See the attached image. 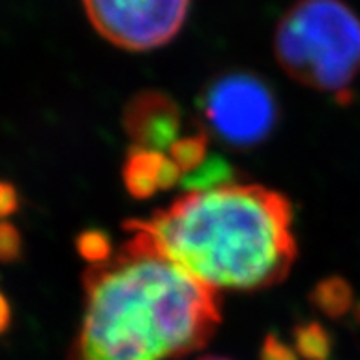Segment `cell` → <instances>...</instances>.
Returning a JSON list of instances; mask_svg holds the SVG:
<instances>
[{"instance_id": "1", "label": "cell", "mask_w": 360, "mask_h": 360, "mask_svg": "<svg viewBox=\"0 0 360 360\" xmlns=\"http://www.w3.org/2000/svg\"><path fill=\"white\" fill-rule=\"evenodd\" d=\"M131 237L83 276L85 314L67 360H173L202 349L221 323L217 290Z\"/></svg>"}, {"instance_id": "2", "label": "cell", "mask_w": 360, "mask_h": 360, "mask_svg": "<svg viewBox=\"0 0 360 360\" xmlns=\"http://www.w3.org/2000/svg\"><path fill=\"white\" fill-rule=\"evenodd\" d=\"M136 230L171 261L214 290H259L287 278L296 259L292 206L259 184L188 191Z\"/></svg>"}, {"instance_id": "3", "label": "cell", "mask_w": 360, "mask_h": 360, "mask_svg": "<svg viewBox=\"0 0 360 360\" xmlns=\"http://www.w3.org/2000/svg\"><path fill=\"white\" fill-rule=\"evenodd\" d=\"M274 53L294 81L349 101L360 74V17L344 0H296L276 26Z\"/></svg>"}, {"instance_id": "4", "label": "cell", "mask_w": 360, "mask_h": 360, "mask_svg": "<svg viewBox=\"0 0 360 360\" xmlns=\"http://www.w3.org/2000/svg\"><path fill=\"white\" fill-rule=\"evenodd\" d=\"M204 131L232 149H252L272 134L280 107L265 79L252 72H226L199 96Z\"/></svg>"}, {"instance_id": "5", "label": "cell", "mask_w": 360, "mask_h": 360, "mask_svg": "<svg viewBox=\"0 0 360 360\" xmlns=\"http://www.w3.org/2000/svg\"><path fill=\"white\" fill-rule=\"evenodd\" d=\"M90 24L114 46L147 52L175 39L191 0H83Z\"/></svg>"}, {"instance_id": "6", "label": "cell", "mask_w": 360, "mask_h": 360, "mask_svg": "<svg viewBox=\"0 0 360 360\" xmlns=\"http://www.w3.org/2000/svg\"><path fill=\"white\" fill-rule=\"evenodd\" d=\"M122 122L134 147L164 153L180 138L182 112L171 96L143 90L127 101Z\"/></svg>"}, {"instance_id": "7", "label": "cell", "mask_w": 360, "mask_h": 360, "mask_svg": "<svg viewBox=\"0 0 360 360\" xmlns=\"http://www.w3.org/2000/svg\"><path fill=\"white\" fill-rule=\"evenodd\" d=\"M122 176L131 197L149 199L158 190H171L180 184L182 171L169 155L133 146L125 158Z\"/></svg>"}, {"instance_id": "8", "label": "cell", "mask_w": 360, "mask_h": 360, "mask_svg": "<svg viewBox=\"0 0 360 360\" xmlns=\"http://www.w3.org/2000/svg\"><path fill=\"white\" fill-rule=\"evenodd\" d=\"M311 304L329 318L346 316L353 309V287L340 276L323 278L311 292Z\"/></svg>"}, {"instance_id": "9", "label": "cell", "mask_w": 360, "mask_h": 360, "mask_svg": "<svg viewBox=\"0 0 360 360\" xmlns=\"http://www.w3.org/2000/svg\"><path fill=\"white\" fill-rule=\"evenodd\" d=\"M180 184L188 191H206L236 184V171L226 158L212 155L197 169L182 176Z\"/></svg>"}, {"instance_id": "10", "label": "cell", "mask_w": 360, "mask_h": 360, "mask_svg": "<svg viewBox=\"0 0 360 360\" xmlns=\"http://www.w3.org/2000/svg\"><path fill=\"white\" fill-rule=\"evenodd\" d=\"M294 347L305 360H329L333 351L331 335L322 323H302L294 329Z\"/></svg>"}, {"instance_id": "11", "label": "cell", "mask_w": 360, "mask_h": 360, "mask_svg": "<svg viewBox=\"0 0 360 360\" xmlns=\"http://www.w3.org/2000/svg\"><path fill=\"white\" fill-rule=\"evenodd\" d=\"M206 149H208V133L204 129H199L197 133L180 136L169 147L167 153H169V158L179 166V169L182 171V176H184L193 169H197L208 158Z\"/></svg>"}, {"instance_id": "12", "label": "cell", "mask_w": 360, "mask_h": 360, "mask_svg": "<svg viewBox=\"0 0 360 360\" xmlns=\"http://www.w3.org/2000/svg\"><path fill=\"white\" fill-rule=\"evenodd\" d=\"M77 254L85 261H89L90 266L103 265L107 261L112 259V241L107 236V232L90 228L81 232L76 239Z\"/></svg>"}, {"instance_id": "13", "label": "cell", "mask_w": 360, "mask_h": 360, "mask_svg": "<svg viewBox=\"0 0 360 360\" xmlns=\"http://www.w3.org/2000/svg\"><path fill=\"white\" fill-rule=\"evenodd\" d=\"M22 256V236L19 228L0 221V263H15Z\"/></svg>"}, {"instance_id": "14", "label": "cell", "mask_w": 360, "mask_h": 360, "mask_svg": "<svg viewBox=\"0 0 360 360\" xmlns=\"http://www.w3.org/2000/svg\"><path fill=\"white\" fill-rule=\"evenodd\" d=\"M261 360H298V355L276 335H266L261 346Z\"/></svg>"}, {"instance_id": "15", "label": "cell", "mask_w": 360, "mask_h": 360, "mask_svg": "<svg viewBox=\"0 0 360 360\" xmlns=\"http://www.w3.org/2000/svg\"><path fill=\"white\" fill-rule=\"evenodd\" d=\"M20 195L11 182L0 180V221H6L19 212Z\"/></svg>"}, {"instance_id": "16", "label": "cell", "mask_w": 360, "mask_h": 360, "mask_svg": "<svg viewBox=\"0 0 360 360\" xmlns=\"http://www.w3.org/2000/svg\"><path fill=\"white\" fill-rule=\"evenodd\" d=\"M11 323V307L4 292L0 290V335H4L8 331V327Z\"/></svg>"}, {"instance_id": "17", "label": "cell", "mask_w": 360, "mask_h": 360, "mask_svg": "<svg viewBox=\"0 0 360 360\" xmlns=\"http://www.w3.org/2000/svg\"><path fill=\"white\" fill-rule=\"evenodd\" d=\"M199 360H228V359H224V356H202V359Z\"/></svg>"}, {"instance_id": "18", "label": "cell", "mask_w": 360, "mask_h": 360, "mask_svg": "<svg viewBox=\"0 0 360 360\" xmlns=\"http://www.w3.org/2000/svg\"><path fill=\"white\" fill-rule=\"evenodd\" d=\"M355 318H356V322L360 323V304L356 305V309H355Z\"/></svg>"}]
</instances>
